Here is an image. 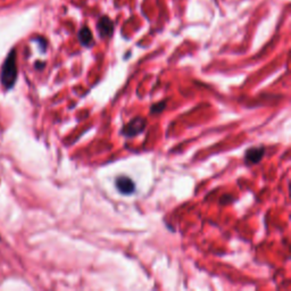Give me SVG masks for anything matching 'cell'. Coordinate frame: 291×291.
<instances>
[{
  "label": "cell",
  "instance_id": "cell-1",
  "mask_svg": "<svg viewBox=\"0 0 291 291\" xmlns=\"http://www.w3.org/2000/svg\"><path fill=\"white\" fill-rule=\"evenodd\" d=\"M17 78V55L16 49H12L11 53L5 59L2 67V73H0V80L2 85L6 90H11L15 86Z\"/></svg>",
  "mask_w": 291,
  "mask_h": 291
},
{
  "label": "cell",
  "instance_id": "cell-2",
  "mask_svg": "<svg viewBox=\"0 0 291 291\" xmlns=\"http://www.w3.org/2000/svg\"><path fill=\"white\" fill-rule=\"evenodd\" d=\"M147 122L145 118L142 117H136L133 118L130 123H128L126 127H124L122 133L127 137H135L137 135H139L146 129Z\"/></svg>",
  "mask_w": 291,
  "mask_h": 291
},
{
  "label": "cell",
  "instance_id": "cell-3",
  "mask_svg": "<svg viewBox=\"0 0 291 291\" xmlns=\"http://www.w3.org/2000/svg\"><path fill=\"white\" fill-rule=\"evenodd\" d=\"M114 22L112 21V18H109L108 16H101L99 18L98 23H97V31H98V34L100 38L106 39L112 36L114 33Z\"/></svg>",
  "mask_w": 291,
  "mask_h": 291
},
{
  "label": "cell",
  "instance_id": "cell-4",
  "mask_svg": "<svg viewBox=\"0 0 291 291\" xmlns=\"http://www.w3.org/2000/svg\"><path fill=\"white\" fill-rule=\"evenodd\" d=\"M115 184H116L117 190L123 195H131L136 190V184L128 177H118Z\"/></svg>",
  "mask_w": 291,
  "mask_h": 291
},
{
  "label": "cell",
  "instance_id": "cell-5",
  "mask_svg": "<svg viewBox=\"0 0 291 291\" xmlns=\"http://www.w3.org/2000/svg\"><path fill=\"white\" fill-rule=\"evenodd\" d=\"M263 156H264V148L263 147L251 148V149L246 151L244 159H246L248 164H256L258 161H261Z\"/></svg>",
  "mask_w": 291,
  "mask_h": 291
},
{
  "label": "cell",
  "instance_id": "cell-6",
  "mask_svg": "<svg viewBox=\"0 0 291 291\" xmlns=\"http://www.w3.org/2000/svg\"><path fill=\"white\" fill-rule=\"evenodd\" d=\"M77 38L83 47L89 48L92 45H94V35H92V32L88 26L81 27L80 31H78Z\"/></svg>",
  "mask_w": 291,
  "mask_h": 291
},
{
  "label": "cell",
  "instance_id": "cell-7",
  "mask_svg": "<svg viewBox=\"0 0 291 291\" xmlns=\"http://www.w3.org/2000/svg\"><path fill=\"white\" fill-rule=\"evenodd\" d=\"M164 108H165V104L164 103L156 104V105H154L151 107V113H160Z\"/></svg>",
  "mask_w": 291,
  "mask_h": 291
}]
</instances>
